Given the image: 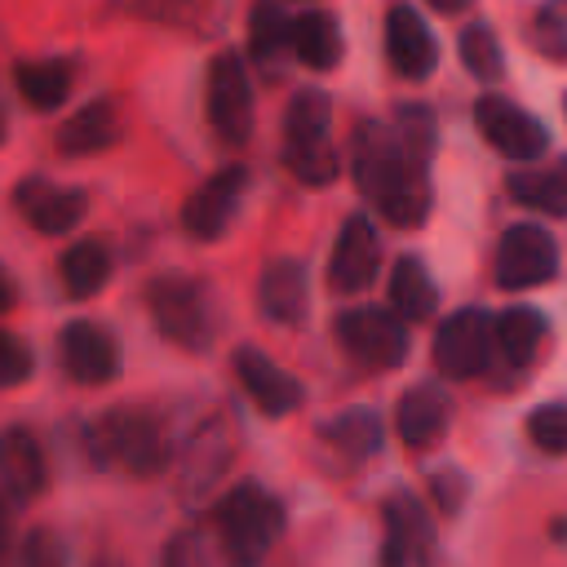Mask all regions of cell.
<instances>
[{
	"label": "cell",
	"instance_id": "ab89813d",
	"mask_svg": "<svg viewBox=\"0 0 567 567\" xmlns=\"http://www.w3.org/2000/svg\"><path fill=\"white\" fill-rule=\"evenodd\" d=\"M13 301H18V288H13L9 270L0 266V315H4V310H13Z\"/></svg>",
	"mask_w": 567,
	"mask_h": 567
},
{
	"label": "cell",
	"instance_id": "8992f818",
	"mask_svg": "<svg viewBox=\"0 0 567 567\" xmlns=\"http://www.w3.org/2000/svg\"><path fill=\"white\" fill-rule=\"evenodd\" d=\"M204 111H208V128L221 146L235 151L252 137V80H248V66L235 49H226L208 62Z\"/></svg>",
	"mask_w": 567,
	"mask_h": 567
},
{
	"label": "cell",
	"instance_id": "f546056e",
	"mask_svg": "<svg viewBox=\"0 0 567 567\" xmlns=\"http://www.w3.org/2000/svg\"><path fill=\"white\" fill-rule=\"evenodd\" d=\"M509 195L545 217H567V168H536L523 164L509 173Z\"/></svg>",
	"mask_w": 567,
	"mask_h": 567
},
{
	"label": "cell",
	"instance_id": "5bb4252c",
	"mask_svg": "<svg viewBox=\"0 0 567 567\" xmlns=\"http://www.w3.org/2000/svg\"><path fill=\"white\" fill-rule=\"evenodd\" d=\"M58 363L75 385H106L120 372V346L102 323L71 319L58 332Z\"/></svg>",
	"mask_w": 567,
	"mask_h": 567
},
{
	"label": "cell",
	"instance_id": "7402d4cb",
	"mask_svg": "<svg viewBox=\"0 0 567 567\" xmlns=\"http://www.w3.org/2000/svg\"><path fill=\"white\" fill-rule=\"evenodd\" d=\"M288 49L297 53L301 66L328 71L341 62V22L328 9H306L288 18Z\"/></svg>",
	"mask_w": 567,
	"mask_h": 567
},
{
	"label": "cell",
	"instance_id": "f1b7e54d",
	"mask_svg": "<svg viewBox=\"0 0 567 567\" xmlns=\"http://www.w3.org/2000/svg\"><path fill=\"white\" fill-rule=\"evenodd\" d=\"M13 84H18V97L31 106V111H58L71 93V62L62 58H27L13 66Z\"/></svg>",
	"mask_w": 567,
	"mask_h": 567
},
{
	"label": "cell",
	"instance_id": "30bf717a",
	"mask_svg": "<svg viewBox=\"0 0 567 567\" xmlns=\"http://www.w3.org/2000/svg\"><path fill=\"white\" fill-rule=\"evenodd\" d=\"M474 124H478L487 146H496L505 159H518V164H536L549 146L545 124L532 111H523L518 102L501 97V93H483L474 102Z\"/></svg>",
	"mask_w": 567,
	"mask_h": 567
},
{
	"label": "cell",
	"instance_id": "83f0119b",
	"mask_svg": "<svg viewBox=\"0 0 567 567\" xmlns=\"http://www.w3.org/2000/svg\"><path fill=\"white\" fill-rule=\"evenodd\" d=\"M58 279H62V292H66L71 301L97 297V292L106 288V279H111V252H106V244H102V239H80V244H71V248L62 252V261H58Z\"/></svg>",
	"mask_w": 567,
	"mask_h": 567
},
{
	"label": "cell",
	"instance_id": "e575fe53",
	"mask_svg": "<svg viewBox=\"0 0 567 567\" xmlns=\"http://www.w3.org/2000/svg\"><path fill=\"white\" fill-rule=\"evenodd\" d=\"M13 549H18V567H66V545L53 527H31Z\"/></svg>",
	"mask_w": 567,
	"mask_h": 567
},
{
	"label": "cell",
	"instance_id": "d4e9b609",
	"mask_svg": "<svg viewBox=\"0 0 567 567\" xmlns=\"http://www.w3.org/2000/svg\"><path fill=\"white\" fill-rule=\"evenodd\" d=\"M439 306V288L425 270L421 257L403 252L394 266H390V310L403 319V323H425Z\"/></svg>",
	"mask_w": 567,
	"mask_h": 567
},
{
	"label": "cell",
	"instance_id": "7c38bea8",
	"mask_svg": "<svg viewBox=\"0 0 567 567\" xmlns=\"http://www.w3.org/2000/svg\"><path fill=\"white\" fill-rule=\"evenodd\" d=\"M13 208L27 217L31 230L58 239L66 230H75L89 213V190L84 186H62L49 177H22L13 186Z\"/></svg>",
	"mask_w": 567,
	"mask_h": 567
},
{
	"label": "cell",
	"instance_id": "8fae6325",
	"mask_svg": "<svg viewBox=\"0 0 567 567\" xmlns=\"http://www.w3.org/2000/svg\"><path fill=\"white\" fill-rule=\"evenodd\" d=\"M244 190H248L244 164L217 168L213 177H204V182L186 195V204H182V230H186L190 239H199V244L221 239V235L230 230L239 204H244Z\"/></svg>",
	"mask_w": 567,
	"mask_h": 567
},
{
	"label": "cell",
	"instance_id": "603a6c76",
	"mask_svg": "<svg viewBox=\"0 0 567 567\" xmlns=\"http://www.w3.org/2000/svg\"><path fill=\"white\" fill-rule=\"evenodd\" d=\"M115 142H120V115H115V106L106 97H93L71 120H62L58 137H53V146L62 155H97V151H106Z\"/></svg>",
	"mask_w": 567,
	"mask_h": 567
},
{
	"label": "cell",
	"instance_id": "e0dca14e",
	"mask_svg": "<svg viewBox=\"0 0 567 567\" xmlns=\"http://www.w3.org/2000/svg\"><path fill=\"white\" fill-rule=\"evenodd\" d=\"M235 377H239L244 394H248L266 416H288V412H297L301 399H306L301 381H297L292 372H284V368H279L266 350H257V346H239V350H235Z\"/></svg>",
	"mask_w": 567,
	"mask_h": 567
},
{
	"label": "cell",
	"instance_id": "1f68e13d",
	"mask_svg": "<svg viewBox=\"0 0 567 567\" xmlns=\"http://www.w3.org/2000/svg\"><path fill=\"white\" fill-rule=\"evenodd\" d=\"M248 49L257 62H275L288 49V13L275 0H257L248 18Z\"/></svg>",
	"mask_w": 567,
	"mask_h": 567
},
{
	"label": "cell",
	"instance_id": "7a4b0ae2",
	"mask_svg": "<svg viewBox=\"0 0 567 567\" xmlns=\"http://www.w3.org/2000/svg\"><path fill=\"white\" fill-rule=\"evenodd\" d=\"M213 532L226 567H261L284 536V505L261 483L244 478L213 505Z\"/></svg>",
	"mask_w": 567,
	"mask_h": 567
},
{
	"label": "cell",
	"instance_id": "4316f807",
	"mask_svg": "<svg viewBox=\"0 0 567 567\" xmlns=\"http://www.w3.org/2000/svg\"><path fill=\"white\" fill-rule=\"evenodd\" d=\"M111 4L128 18L159 22V27H173V31H186V35L213 31L217 9H221V0H111Z\"/></svg>",
	"mask_w": 567,
	"mask_h": 567
},
{
	"label": "cell",
	"instance_id": "f35d334b",
	"mask_svg": "<svg viewBox=\"0 0 567 567\" xmlns=\"http://www.w3.org/2000/svg\"><path fill=\"white\" fill-rule=\"evenodd\" d=\"M9 554H13V527H9V505L0 501V567L9 563Z\"/></svg>",
	"mask_w": 567,
	"mask_h": 567
},
{
	"label": "cell",
	"instance_id": "44dd1931",
	"mask_svg": "<svg viewBox=\"0 0 567 567\" xmlns=\"http://www.w3.org/2000/svg\"><path fill=\"white\" fill-rule=\"evenodd\" d=\"M447 421H452V403L439 385H412L403 399H399V412H394V430L408 447H434L443 434H447Z\"/></svg>",
	"mask_w": 567,
	"mask_h": 567
},
{
	"label": "cell",
	"instance_id": "4fadbf2b",
	"mask_svg": "<svg viewBox=\"0 0 567 567\" xmlns=\"http://www.w3.org/2000/svg\"><path fill=\"white\" fill-rule=\"evenodd\" d=\"M377 270H381V235L363 213H354V217L341 221V235L332 244L328 288L337 297H354L377 279Z\"/></svg>",
	"mask_w": 567,
	"mask_h": 567
},
{
	"label": "cell",
	"instance_id": "74e56055",
	"mask_svg": "<svg viewBox=\"0 0 567 567\" xmlns=\"http://www.w3.org/2000/svg\"><path fill=\"white\" fill-rule=\"evenodd\" d=\"M434 496H439V509L443 514L461 509V501H465V474H456V470L434 474Z\"/></svg>",
	"mask_w": 567,
	"mask_h": 567
},
{
	"label": "cell",
	"instance_id": "9c48e42d",
	"mask_svg": "<svg viewBox=\"0 0 567 567\" xmlns=\"http://www.w3.org/2000/svg\"><path fill=\"white\" fill-rule=\"evenodd\" d=\"M492 363V315L478 306H465L447 315L434 332V368L447 381H474Z\"/></svg>",
	"mask_w": 567,
	"mask_h": 567
},
{
	"label": "cell",
	"instance_id": "836d02e7",
	"mask_svg": "<svg viewBox=\"0 0 567 567\" xmlns=\"http://www.w3.org/2000/svg\"><path fill=\"white\" fill-rule=\"evenodd\" d=\"M527 439L549 456H567V403H540L527 416Z\"/></svg>",
	"mask_w": 567,
	"mask_h": 567
},
{
	"label": "cell",
	"instance_id": "b9f144b4",
	"mask_svg": "<svg viewBox=\"0 0 567 567\" xmlns=\"http://www.w3.org/2000/svg\"><path fill=\"white\" fill-rule=\"evenodd\" d=\"M4 133H9V124H4V106H0V142H4Z\"/></svg>",
	"mask_w": 567,
	"mask_h": 567
},
{
	"label": "cell",
	"instance_id": "ffe728a7",
	"mask_svg": "<svg viewBox=\"0 0 567 567\" xmlns=\"http://www.w3.org/2000/svg\"><path fill=\"white\" fill-rule=\"evenodd\" d=\"M0 487L9 501L27 505L49 487V465H44V447L27 425H9L0 434Z\"/></svg>",
	"mask_w": 567,
	"mask_h": 567
},
{
	"label": "cell",
	"instance_id": "d6a6232c",
	"mask_svg": "<svg viewBox=\"0 0 567 567\" xmlns=\"http://www.w3.org/2000/svg\"><path fill=\"white\" fill-rule=\"evenodd\" d=\"M527 35L536 53H545L549 62H567V0H540Z\"/></svg>",
	"mask_w": 567,
	"mask_h": 567
},
{
	"label": "cell",
	"instance_id": "5b68a950",
	"mask_svg": "<svg viewBox=\"0 0 567 567\" xmlns=\"http://www.w3.org/2000/svg\"><path fill=\"white\" fill-rule=\"evenodd\" d=\"M146 310L164 341L204 354L213 346V292L190 275H159L146 284Z\"/></svg>",
	"mask_w": 567,
	"mask_h": 567
},
{
	"label": "cell",
	"instance_id": "d590c367",
	"mask_svg": "<svg viewBox=\"0 0 567 567\" xmlns=\"http://www.w3.org/2000/svg\"><path fill=\"white\" fill-rule=\"evenodd\" d=\"M217 558H221V554L208 545V536L190 527V532H177V536L168 540L159 567H217Z\"/></svg>",
	"mask_w": 567,
	"mask_h": 567
},
{
	"label": "cell",
	"instance_id": "277c9868",
	"mask_svg": "<svg viewBox=\"0 0 567 567\" xmlns=\"http://www.w3.org/2000/svg\"><path fill=\"white\" fill-rule=\"evenodd\" d=\"M284 164L306 186H328L341 168L332 146V97L323 89H297L284 106Z\"/></svg>",
	"mask_w": 567,
	"mask_h": 567
},
{
	"label": "cell",
	"instance_id": "ba28073f",
	"mask_svg": "<svg viewBox=\"0 0 567 567\" xmlns=\"http://www.w3.org/2000/svg\"><path fill=\"white\" fill-rule=\"evenodd\" d=\"M496 284L505 292H523V288H540L558 275V244L545 226L536 221H514L501 244H496V266H492Z\"/></svg>",
	"mask_w": 567,
	"mask_h": 567
},
{
	"label": "cell",
	"instance_id": "ac0fdd59",
	"mask_svg": "<svg viewBox=\"0 0 567 567\" xmlns=\"http://www.w3.org/2000/svg\"><path fill=\"white\" fill-rule=\"evenodd\" d=\"M257 306L270 323L297 328L310 310V270L297 257H275L257 275Z\"/></svg>",
	"mask_w": 567,
	"mask_h": 567
},
{
	"label": "cell",
	"instance_id": "8d00e7d4",
	"mask_svg": "<svg viewBox=\"0 0 567 567\" xmlns=\"http://www.w3.org/2000/svg\"><path fill=\"white\" fill-rule=\"evenodd\" d=\"M31 372H35L31 346H27L18 332H4V328H0V390H13V385H22V381H31Z\"/></svg>",
	"mask_w": 567,
	"mask_h": 567
},
{
	"label": "cell",
	"instance_id": "6da1fadb",
	"mask_svg": "<svg viewBox=\"0 0 567 567\" xmlns=\"http://www.w3.org/2000/svg\"><path fill=\"white\" fill-rule=\"evenodd\" d=\"M434 111L403 102L390 120H363L350 137V168L368 204L390 226H421L430 217V159H434Z\"/></svg>",
	"mask_w": 567,
	"mask_h": 567
},
{
	"label": "cell",
	"instance_id": "2e32d148",
	"mask_svg": "<svg viewBox=\"0 0 567 567\" xmlns=\"http://www.w3.org/2000/svg\"><path fill=\"white\" fill-rule=\"evenodd\" d=\"M434 549V523L412 492L385 496V545L381 567H425Z\"/></svg>",
	"mask_w": 567,
	"mask_h": 567
},
{
	"label": "cell",
	"instance_id": "52a82bcc",
	"mask_svg": "<svg viewBox=\"0 0 567 567\" xmlns=\"http://www.w3.org/2000/svg\"><path fill=\"white\" fill-rule=\"evenodd\" d=\"M337 346L359 368H399L408 359V323L390 306H354L337 315Z\"/></svg>",
	"mask_w": 567,
	"mask_h": 567
},
{
	"label": "cell",
	"instance_id": "60d3db41",
	"mask_svg": "<svg viewBox=\"0 0 567 567\" xmlns=\"http://www.w3.org/2000/svg\"><path fill=\"white\" fill-rule=\"evenodd\" d=\"M430 9H439V13H461V9H470L474 0H425Z\"/></svg>",
	"mask_w": 567,
	"mask_h": 567
},
{
	"label": "cell",
	"instance_id": "cb8c5ba5",
	"mask_svg": "<svg viewBox=\"0 0 567 567\" xmlns=\"http://www.w3.org/2000/svg\"><path fill=\"white\" fill-rule=\"evenodd\" d=\"M319 439L328 447H337L341 456H350V461H368L385 443V421H381L377 408H346V412H337L319 425Z\"/></svg>",
	"mask_w": 567,
	"mask_h": 567
},
{
	"label": "cell",
	"instance_id": "3957f363",
	"mask_svg": "<svg viewBox=\"0 0 567 567\" xmlns=\"http://www.w3.org/2000/svg\"><path fill=\"white\" fill-rule=\"evenodd\" d=\"M89 447L102 465L124 470L133 478H159L173 461V443L159 425V416L142 412V408H111L93 421L89 430Z\"/></svg>",
	"mask_w": 567,
	"mask_h": 567
},
{
	"label": "cell",
	"instance_id": "7bdbcfd3",
	"mask_svg": "<svg viewBox=\"0 0 567 567\" xmlns=\"http://www.w3.org/2000/svg\"><path fill=\"white\" fill-rule=\"evenodd\" d=\"M563 111H567V97H563Z\"/></svg>",
	"mask_w": 567,
	"mask_h": 567
},
{
	"label": "cell",
	"instance_id": "d6986e66",
	"mask_svg": "<svg viewBox=\"0 0 567 567\" xmlns=\"http://www.w3.org/2000/svg\"><path fill=\"white\" fill-rule=\"evenodd\" d=\"M230 452H235V443H230V430L221 421H208L190 434V443L182 452V478H177L186 505H204L213 496L217 478L230 465Z\"/></svg>",
	"mask_w": 567,
	"mask_h": 567
},
{
	"label": "cell",
	"instance_id": "4dcf8cb0",
	"mask_svg": "<svg viewBox=\"0 0 567 567\" xmlns=\"http://www.w3.org/2000/svg\"><path fill=\"white\" fill-rule=\"evenodd\" d=\"M456 49H461V62H465V71H470L474 80H483V84L501 80L505 58H501V40H496V31H492L487 22H465Z\"/></svg>",
	"mask_w": 567,
	"mask_h": 567
},
{
	"label": "cell",
	"instance_id": "9a60e30c",
	"mask_svg": "<svg viewBox=\"0 0 567 567\" xmlns=\"http://www.w3.org/2000/svg\"><path fill=\"white\" fill-rule=\"evenodd\" d=\"M385 62L394 66V75L403 80H425L434 75L439 66V44H434V31L425 27V18L408 4V0H394L385 9Z\"/></svg>",
	"mask_w": 567,
	"mask_h": 567
},
{
	"label": "cell",
	"instance_id": "484cf974",
	"mask_svg": "<svg viewBox=\"0 0 567 567\" xmlns=\"http://www.w3.org/2000/svg\"><path fill=\"white\" fill-rule=\"evenodd\" d=\"M540 341H545V315L532 306H509L505 315L492 319V350L509 368H527L540 354Z\"/></svg>",
	"mask_w": 567,
	"mask_h": 567
}]
</instances>
